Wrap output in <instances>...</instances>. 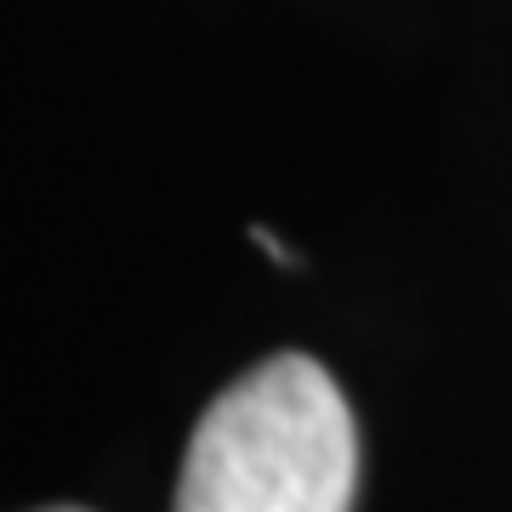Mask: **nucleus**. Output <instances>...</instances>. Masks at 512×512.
Wrapping results in <instances>:
<instances>
[{"instance_id":"1","label":"nucleus","mask_w":512,"mask_h":512,"mask_svg":"<svg viewBox=\"0 0 512 512\" xmlns=\"http://www.w3.org/2000/svg\"><path fill=\"white\" fill-rule=\"evenodd\" d=\"M359 433L308 353H274L211 399L183 456L177 512H348Z\"/></svg>"},{"instance_id":"2","label":"nucleus","mask_w":512,"mask_h":512,"mask_svg":"<svg viewBox=\"0 0 512 512\" xmlns=\"http://www.w3.org/2000/svg\"><path fill=\"white\" fill-rule=\"evenodd\" d=\"M40 512H86V507H40Z\"/></svg>"}]
</instances>
